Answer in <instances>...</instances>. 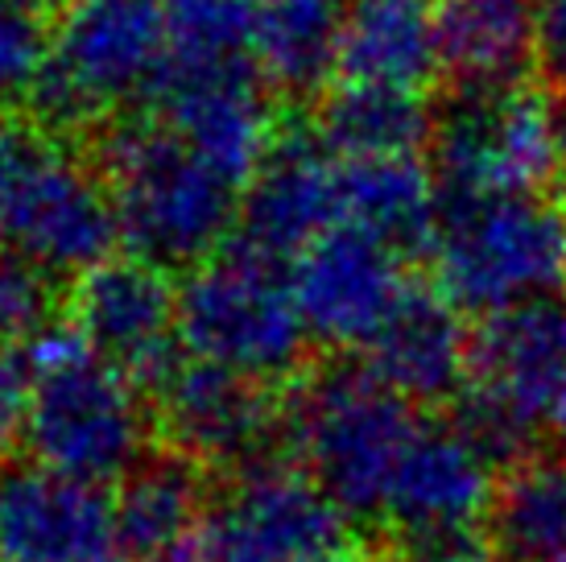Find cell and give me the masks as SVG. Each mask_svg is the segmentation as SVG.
Wrapping results in <instances>:
<instances>
[{"mask_svg":"<svg viewBox=\"0 0 566 562\" xmlns=\"http://www.w3.org/2000/svg\"><path fill=\"white\" fill-rule=\"evenodd\" d=\"M120 240L158 269H199L220 257L240 219V187L216 174L161 121H125L99 145Z\"/></svg>","mask_w":566,"mask_h":562,"instance_id":"cell-1","label":"cell"},{"mask_svg":"<svg viewBox=\"0 0 566 562\" xmlns=\"http://www.w3.org/2000/svg\"><path fill=\"white\" fill-rule=\"evenodd\" d=\"M116 240L108 178L46 121L0 112V257L59 281L108 261Z\"/></svg>","mask_w":566,"mask_h":562,"instance_id":"cell-2","label":"cell"},{"mask_svg":"<svg viewBox=\"0 0 566 562\" xmlns=\"http://www.w3.org/2000/svg\"><path fill=\"white\" fill-rule=\"evenodd\" d=\"M434 285L463 314H504L566 281V211L546 195H442Z\"/></svg>","mask_w":566,"mask_h":562,"instance_id":"cell-3","label":"cell"},{"mask_svg":"<svg viewBox=\"0 0 566 562\" xmlns=\"http://www.w3.org/2000/svg\"><path fill=\"white\" fill-rule=\"evenodd\" d=\"M149 406L137 381L95 356L75 331L38 344V389L25 430L33 464L71 480L125 485L149 451Z\"/></svg>","mask_w":566,"mask_h":562,"instance_id":"cell-4","label":"cell"},{"mask_svg":"<svg viewBox=\"0 0 566 562\" xmlns=\"http://www.w3.org/2000/svg\"><path fill=\"white\" fill-rule=\"evenodd\" d=\"M418 426L413 406L364 364H331L315 373L285 409L298 468L347 517H380Z\"/></svg>","mask_w":566,"mask_h":562,"instance_id":"cell-5","label":"cell"},{"mask_svg":"<svg viewBox=\"0 0 566 562\" xmlns=\"http://www.w3.org/2000/svg\"><path fill=\"white\" fill-rule=\"evenodd\" d=\"M170 71V0H75L50 38V66L33 104L50 128L92 125Z\"/></svg>","mask_w":566,"mask_h":562,"instance_id":"cell-6","label":"cell"},{"mask_svg":"<svg viewBox=\"0 0 566 562\" xmlns=\"http://www.w3.org/2000/svg\"><path fill=\"white\" fill-rule=\"evenodd\" d=\"M178 344L187 356L261 385L290 376L311 344L290 269L237 244L190 269L178 285Z\"/></svg>","mask_w":566,"mask_h":562,"instance_id":"cell-7","label":"cell"},{"mask_svg":"<svg viewBox=\"0 0 566 562\" xmlns=\"http://www.w3.org/2000/svg\"><path fill=\"white\" fill-rule=\"evenodd\" d=\"M434 178L442 195H546L558 170V104L530 87L459 92L434 116Z\"/></svg>","mask_w":566,"mask_h":562,"instance_id":"cell-8","label":"cell"},{"mask_svg":"<svg viewBox=\"0 0 566 562\" xmlns=\"http://www.w3.org/2000/svg\"><path fill=\"white\" fill-rule=\"evenodd\" d=\"M347 521L302 468L256 464L207 509L199 562H344Z\"/></svg>","mask_w":566,"mask_h":562,"instance_id":"cell-9","label":"cell"},{"mask_svg":"<svg viewBox=\"0 0 566 562\" xmlns=\"http://www.w3.org/2000/svg\"><path fill=\"white\" fill-rule=\"evenodd\" d=\"M71 331L95 356L116 364L137 385L154 389L182 356L178 344V285L142 257H116L75 278Z\"/></svg>","mask_w":566,"mask_h":562,"instance_id":"cell-10","label":"cell"},{"mask_svg":"<svg viewBox=\"0 0 566 562\" xmlns=\"http://www.w3.org/2000/svg\"><path fill=\"white\" fill-rule=\"evenodd\" d=\"M154 418L170 438L174 455L190 464H240L256 468L265 447L285 426V409L269 397V385L228 368L182 356L154 385Z\"/></svg>","mask_w":566,"mask_h":562,"instance_id":"cell-11","label":"cell"},{"mask_svg":"<svg viewBox=\"0 0 566 562\" xmlns=\"http://www.w3.org/2000/svg\"><path fill=\"white\" fill-rule=\"evenodd\" d=\"M331 228H339V157L315 128H285L240 190L237 249L290 269Z\"/></svg>","mask_w":566,"mask_h":562,"instance_id":"cell-12","label":"cell"},{"mask_svg":"<svg viewBox=\"0 0 566 562\" xmlns=\"http://www.w3.org/2000/svg\"><path fill=\"white\" fill-rule=\"evenodd\" d=\"M496 488V464L459 426L422 422L397 464L380 517L397 533V547L488 530Z\"/></svg>","mask_w":566,"mask_h":562,"instance_id":"cell-13","label":"cell"},{"mask_svg":"<svg viewBox=\"0 0 566 562\" xmlns=\"http://www.w3.org/2000/svg\"><path fill=\"white\" fill-rule=\"evenodd\" d=\"M161 125L187 140L232 187H249L261 170L273 140V108L261 92V75L252 63L240 66H170L161 79Z\"/></svg>","mask_w":566,"mask_h":562,"instance_id":"cell-14","label":"cell"},{"mask_svg":"<svg viewBox=\"0 0 566 562\" xmlns=\"http://www.w3.org/2000/svg\"><path fill=\"white\" fill-rule=\"evenodd\" d=\"M468 385L492 393L534 438L566 443V298H542L484 319Z\"/></svg>","mask_w":566,"mask_h":562,"instance_id":"cell-15","label":"cell"},{"mask_svg":"<svg viewBox=\"0 0 566 562\" xmlns=\"http://www.w3.org/2000/svg\"><path fill=\"white\" fill-rule=\"evenodd\" d=\"M401 261L356 228H331L290 266V290L311 340L327 347H364L406 290Z\"/></svg>","mask_w":566,"mask_h":562,"instance_id":"cell-16","label":"cell"},{"mask_svg":"<svg viewBox=\"0 0 566 562\" xmlns=\"http://www.w3.org/2000/svg\"><path fill=\"white\" fill-rule=\"evenodd\" d=\"M116 500L42 464L0 468V562H116Z\"/></svg>","mask_w":566,"mask_h":562,"instance_id":"cell-17","label":"cell"},{"mask_svg":"<svg viewBox=\"0 0 566 562\" xmlns=\"http://www.w3.org/2000/svg\"><path fill=\"white\" fill-rule=\"evenodd\" d=\"M475 335L439 285H409L364 344V368L409 406L459 397L472 376Z\"/></svg>","mask_w":566,"mask_h":562,"instance_id":"cell-18","label":"cell"},{"mask_svg":"<svg viewBox=\"0 0 566 562\" xmlns=\"http://www.w3.org/2000/svg\"><path fill=\"white\" fill-rule=\"evenodd\" d=\"M116 547L133 562H199L203 471L187 455L145 459L116 492Z\"/></svg>","mask_w":566,"mask_h":562,"instance_id":"cell-19","label":"cell"},{"mask_svg":"<svg viewBox=\"0 0 566 562\" xmlns=\"http://www.w3.org/2000/svg\"><path fill=\"white\" fill-rule=\"evenodd\" d=\"M439 71V0H344V79L422 92Z\"/></svg>","mask_w":566,"mask_h":562,"instance_id":"cell-20","label":"cell"},{"mask_svg":"<svg viewBox=\"0 0 566 562\" xmlns=\"http://www.w3.org/2000/svg\"><path fill=\"white\" fill-rule=\"evenodd\" d=\"M442 187L422 157L339 162V223L380 240L397 257L430 252Z\"/></svg>","mask_w":566,"mask_h":562,"instance_id":"cell-21","label":"cell"},{"mask_svg":"<svg viewBox=\"0 0 566 562\" xmlns=\"http://www.w3.org/2000/svg\"><path fill=\"white\" fill-rule=\"evenodd\" d=\"M534 63V0H439V66L459 92L521 83Z\"/></svg>","mask_w":566,"mask_h":562,"instance_id":"cell-22","label":"cell"},{"mask_svg":"<svg viewBox=\"0 0 566 562\" xmlns=\"http://www.w3.org/2000/svg\"><path fill=\"white\" fill-rule=\"evenodd\" d=\"M315 133L339 162L422 157L434 137V112L422 92L344 79L323 95Z\"/></svg>","mask_w":566,"mask_h":562,"instance_id":"cell-23","label":"cell"},{"mask_svg":"<svg viewBox=\"0 0 566 562\" xmlns=\"http://www.w3.org/2000/svg\"><path fill=\"white\" fill-rule=\"evenodd\" d=\"M344 0H256L252 66L277 92L306 95L339 71Z\"/></svg>","mask_w":566,"mask_h":562,"instance_id":"cell-24","label":"cell"},{"mask_svg":"<svg viewBox=\"0 0 566 562\" xmlns=\"http://www.w3.org/2000/svg\"><path fill=\"white\" fill-rule=\"evenodd\" d=\"M488 530L504 562H551L566 554V451L530 455L501 480Z\"/></svg>","mask_w":566,"mask_h":562,"instance_id":"cell-25","label":"cell"},{"mask_svg":"<svg viewBox=\"0 0 566 562\" xmlns=\"http://www.w3.org/2000/svg\"><path fill=\"white\" fill-rule=\"evenodd\" d=\"M50 38L30 0H0V112L38 92L50 66Z\"/></svg>","mask_w":566,"mask_h":562,"instance_id":"cell-26","label":"cell"},{"mask_svg":"<svg viewBox=\"0 0 566 562\" xmlns=\"http://www.w3.org/2000/svg\"><path fill=\"white\" fill-rule=\"evenodd\" d=\"M54 278L0 257V344H42L46 335H54Z\"/></svg>","mask_w":566,"mask_h":562,"instance_id":"cell-27","label":"cell"},{"mask_svg":"<svg viewBox=\"0 0 566 562\" xmlns=\"http://www.w3.org/2000/svg\"><path fill=\"white\" fill-rule=\"evenodd\" d=\"M38 389V344H0V459L25 443Z\"/></svg>","mask_w":566,"mask_h":562,"instance_id":"cell-28","label":"cell"},{"mask_svg":"<svg viewBox=\"0 0 566 562\" xmlns=\"http://www.w3.org/2000/svg\"><path fill=\"white\" fill-rule=\"evenodd\" d=\"M534 66L566 100V0H534Z\"/></svg>","mask_w":566,"mask_h":562,"instance_id":"cell-29","label":"cell"},{"mask_svg":"<svg viewBox=\"0 0 566 562\" xmlns=\"http://www.w3.org/2000/svg\"><path fill=\"white\" fill-rule=\"evenodd\" d=\"M33 9H42V4H66V9H71V4H75V0H30Z\"/></svg>","mask_w":566,"mask_h":562,"instance_id":"cell-30","label":"cell"},{"mask_svg":"<svg viewBox=\"0 0 566 562\" xmlns=\"http://www.w3.org/2000/svg\"><path fill=\"white\" fill-rule=\"evenodd\" d=\"M373 562H401V559H373Z\"/></svg>","mask_w":566,"mask_h":562,"instance_id":"cell-31","label":"cell"},{"mask_svg":"<svg viewBox=\"0 0 566 562\" xmlns=\"http://www.w3.org/2000/svg\"><path fill=\"white\" fill-rule=\"evenodd\" d=\"M551 562H566V554H563V559H551Z\"/></svg>","mask_w":566,"mask_h":562,"instance_id":"cell-32","label":"cell"}]
</instances>
